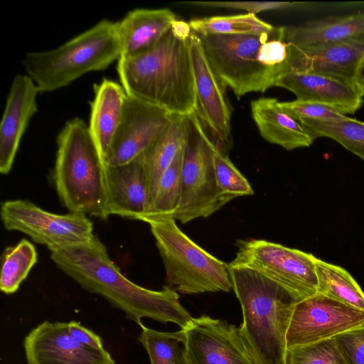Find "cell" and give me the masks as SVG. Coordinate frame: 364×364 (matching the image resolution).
I'll use <instances>...</instances> for the list:
<instances>
[{"label": "cell", "instance_id": "6da1fadb", "mask_svg": "<svg viewBox=\"0 0 364 364\" xmlns=\"http://www.w3.org/2000/svg\"><path fill=\"white\" fill-rule=\"evenodd\" d=\"M50 251L51 259L67 276L84 289L105 299L139 326L142 318H149L185 328L193 318L169 287L154 291L128 279L96 235L89 242Z\"/></svg>", "mask_w": 364, "mask_h": 364}, {"label": "cell", "instance_id": "7a4b0ae2", "mask_svg": "<svg viewBox=\"0 0 364 364\" xmlns=\"http://www.w3.org/2000/svg\"><path fill=\"white\" fill-rule=\"evenodd\" d=\"M117 71L126 93L158 106L172 114L195 111L196 90L187 41L171 28L151 48L120 57Z\"/></svg>", "mask_w": 364, "mask_h": 364}, {"label": "cell", "instance_id": "3957f363", "mask_svg": "<svg viewBox=\"0 0 364 364\" xmlns=\"http://www.w3.org/2000/svg\"><path fill=\"white\" fill-rule=\"evenodd\" d=\"M213 70L237 98L264 92L289 73L285 26L247 35H198Z\"/></svg>", "mask_w": 364, "mask_h": 364}, {"label": "cell", "instance_id": "277c9868", "mask_svg": "<svg viewBox=\"0 0 364 364\" xmlns=\"http://www.w3.org/2000/svg\"><path fill=\"white\" fill-rule=\"evenodd\" d=\"M230 269L243 315L240 329L255 363L284 364L287 333L297 301L279 284L253 269Z\"/></svg>", "mask_w": 364, "mask_h": 364}, {"label": "cell", "instance_id": "5b68a950", "mask_svg": "<svg viewBox=\"0 0 364 364\" xmlns=\"http://www.w3.org/2000/svg\"><path fill=\"white\" fill-rule=\"evenodd\" d=\"M55 186L70 213L103 220L109 215L106 165L85 122L67 121L57 136Z\"/></svg>", "mask_w": 364, "mask_h": 364}, {"label": "cell", "instance_id": "8992f818", "mask_svg": "<svg viewBox=\"0 0 364 364\" xmlns=\"http://www.w3.org/2000/svg\"><path fill=\"white\" fill-rule=\"evenodd\" d=\"M121 57L117 21L105 18L53 49L28 52L26 73L39 92L68 86L82 75L107 68Z\"/></svg>", "mask_w": 364, "mask_h": 364}, {"label": "cell", "instance_id": "52a82bcc", "mask_svg": "<svg viewBox=\"0 0 364 364\" xmlns=\"http://www.w3.org/2000/svg\"><path fill=\"white\" fill-rule=\"evenodd\" d=\"M148 223L164 264L168 287L186 294L232 289L229 264L191 240L175 219Z\"/></svg>", "mask_w": 364, "mask_h": 364}, {"label": "cell", "instance_id": "ba28073f", "mask_svg": "<svg viewBox=\"0 0 364 364\" xmlns=\"http://www.w3.org/2000/svg\"><path fill=\"white\" fill-rule=\"evenodd\" d=\"M189 120L184 144L181 198L173 217L181 223L207 218L231 200L221 195L216 183L213 152L218 144L208 134L195 112L189 114Z\"/></svg>", "mask_w": 364, "mask_h": 364}, {"label": "cell", "instance_id": "9c48e42d", "mask_svg": "<svg viewBox=\"0 0 364 364\" xmlns=\"http://www.w3.org/2000/svg\"><path fill=\"white\" fill-rule=\"evenodd\" d=\"M232 267H245L269 278L285 289L296 301L317 293L314 257L296 249L264 240H238Z\"/></svg>", "mask_w": 364, "mask_h": 364}, {"label": "cell", "instance_id": "30bf717a", "mask_svg": "<svg viewBox=\"0 0 364 364\" xmlns=\"http://www.w3.org/2000/svg\"><path fill=\"white\" fill-rule=\"evenodd\" d=\"M1 218L6 230L23 232L50 250L87 243L95 236L87 215L53 213L26 200L4 202Z\"/></svg>", "mask_w": 364, "mask_h": 364}, {"label": "cell", "instance_id": "8fae6325", "mask_svg": "<svg viewBox=\"0 0 364 364\" xmlns=\"http://www.w3.org/2000/svg\"><path fill=\"white\" fill-rule=\"evenodd\" d=\"M364 326V311L321 294L295 304L287 348L317 343Z\"/></svg>", "mask_w": 364, "mask_h": 364}, {"label": "cell", "instance_id": "7c38bea8", "mask_svg": "<svg viewBox=\"0 0 364 364\" xmlns=\"http://www.w3.org/2000/svg\"><path fill=\"white\" fill-rule=\"evenodd\" d=\"M187 41L195 82L194 112L211 138L228 152L231 146V110L227 87L211 67L199 36L192 31Z\"/></svg>", "mask_w": 364, "mask_h": 364}, {"label": "cell", "instance_id": "4fadbf2b", "mask_svg": "<svg viewBox=\"0 0 364 364\" xmlns=\"http://www.w3.org/2000/svg\"><path fill=\"white\" fill-rule=\"evenodd\" d=\"M174 115L158 106L127 95L122 120L105 165L126 164L145 154L168 127Z\"/></svg>", "mask_w": 364, "mask_h": 364}, {"label": "cell", "instance_id": "5bb4252c", "mask_svg": "<svg viewBox=\"0 0 364 364\" xmlns=\"http://www.w3.org/2000/svg\"><path fill=\"white\" fill-rule=\"evenodd\" d=\"M190 364H256L240 328L208 316L185 328Z\"/></svg>", "mask_w": 364, "mask_h": 364}, {"label": "cell", "instance_id": "9a60e30c", "mask_svg": "<svg viewBox=\"0 0 364 364\" xmlns=\"http://www.w3.org/2000/svg\"><path fill=\"white\" fill-rule=\"evenodd\" d=\"M27 364H115L105 349L95 350L69 333L68 323H39L23 341Z\"/></svg>", "mask_w": 364, "mask_h": 364}, {"label": "cell", "instance_id": "2e32d148", "mask_svg": "<svg viewBox=\"0 0 364 364\" xmlns=\"http://www.w3.org/2000/svg\"><path fill=\"white\" fill-rule=\"evenodd\" d=\"M289 45V72L312 73L354 82L364 57V36L303 46Z\"/></svg>", "mask_w": 364, "mask_h": 364}, {"label": "cell", "instance_id": "e0dca14e", "mask_svg": "<svg viewBox=\"0 0 364 364\" xmlns=\"http://www.w3.org/2000/svg\"><path fill=\"white\" fill-rule=\"evenodd\" d=\"M35 82L26 73L14 77L0 124V172L11 171L21 138L38 110Z\"/></svg>", "mask_w": 364, "mask_h": 364}, {"label": "cell", "instance_id": "ac0fdd59", "mask_svg": "<svg viewBox=\"0 0 364 364\" xmlns=\"http://www.w3.org/2000/svg\"><path fill=\"white\" fill-rule=\"evenodd\" d=\"M274 86L293 92L297 100L331 106L342 114H353L363 104L364 93L354 82L312 73L289 72Z\"/></svg>", "mask_w": 364, "mask_h": 364}, {"label": "cell", "instance_id": "d6986e66", "mask_svg": "<svg viewBox=\"0 0 364 364\" xmlns=\"http://www.w3.org/2000/svg\"><path fill=\"white\" fill-rule=\"evenodd\" d=\"M144 155L126 164L106 166L110 215L141 221L149 202Z\"/></svg>", "mask_w": 364, "mask_h": 364}, {"label": "cell", "instance_id": "ffe728a7", "mask_svg": "<svg viewBox=\"0 0 364 364\" xmlns=\"http://www.w3.org/2000/svg\"><path fill=\"white\" fill-rule=\"evenodd\" d=\"M251 113L262 137L287 150L309 146L314 138L293 115L272 97L252 101Z\"/></svg>", "mask_w": 364, "mask_h": 364}, {"label": "cell", "instance_id": "44dd1931", "mask_svg": "<svg viewBox=\"0 0 364 364\" xmlns=\"http://www.w3.org/2000/svg\"><path fill=\"white\" fill-rule=\"evenodd\" d=\"M88 129L105 160L122 120L127 93L122 85L104 78L94 85Z\"/></svg>", "mask_w": 364, "mask_h": 364}, {"label": "cell", "instance_id": "7402d4cb", "mask_svg": "<svg viewBox=\"0 0 364 364\" xmlns=\"http://www.w3.org/2000/svg\"><path fill=\"white\" fill-rule=\"evenodd\" d=\"M168 9H135L117 21L121 57L134 55L154 46L176 21Z\"/></svg>", "mask_w": 364, "mask_h": 364}, {"label": "cell", "instance_id": "603a6c76", "mask_svg": "<svg viewBox=\"0 0 364 364\" xmlns=\"http://www.w3.org/2000/svg\"><path fill=\"white\" fill-rule=\"evenodd\" d=\"M364 36V13L328 16L285 26V40L294 46Z\"/></svg>", "mask_w": 364, "mask_h": 364}, {"label": "cell", "instance_id": "cb8c5ba5", "mask_svg": "<svg viewBox=\"0 0 364 364\" xmlns=\"http://www.w3.org/2000/svg\"><path fill=\"white\" fill-rule=\"evenodd\" d=\"M189 122V115L175 114L168 127L145 153V166L149 191V206L162 175L185 144Z\"/></svg>", "mask_w": 364, "mask_h": 364}, {"label": "cell", "instance_id": "d4e9b609", "mask_svg": "<svg viewBox=\"0 0 364 364\" xmlns=\"http://www.w3.org/2000/svg\"><path fill=\"white\" fill-rule=\"evenodd\" d=\"M183 153L184 146L162 175L141 221L148 223L154 220L173 218L181 198Z\"/></svg>", "mask_w": 364, "mask_h": 364}, {"label": "cell", "instance_id": "484cf974", "mask_svg": "<svg viewBox=\"0 0 364 364\" xmlns=\"http://www.w3.org/2000/svg\"><path fill=\"white\" fill-rule=\"evenodd\" d=\"M317 293L364 311V292L341 267L315 259Z\"/></svg>", "mask_w": 364, "mask_h": 364}, {"label": "cell", "instance_id": "4316f807", "mask_svg": "<svg viewBox=\"0 0 364 364\" xmlns=\"http://www.w3.org/2000/svg\"><path fill=\"white\" fill-rule=\"evenodd\" d=\"M139 341L146 350L151 364H190L183 329L162 332L143 324Z\"/></svg>", "mask_w": 364, "mask_h": 364}, {"label": "cell", "instance_id": "83f0119b", "mask_svg": "<svg viewBox=\"0 0 364 364\" xmlns=\"http://www.w3.org/2000/svg\"><path fill=\"white\" fill-rule=\"evenodd\" d=\"M190 26L197 35H247L271 31L274 26L254 14L214 16L191 20Z\"/></svg>", "mask_w": 364, "mask_h": 364}, {"label": "cell", "instance_id": "f1b7e54d", "mask_svg": "<svg viewBox=\"0 0 364 364\" xmlns=\"http://www.w3.org/2000/svg\"><path fill=\"white\" fill-rule=\"evenodd\" d=\"M37 260L36 250L26 239L5 249L1 257V291L6 294L17 291Z\"/></svg>", "mask_w": 364, "mask_h": 364}, {"label": "cell", "instance_id": "f546056e", "mask_svg": "<svg viewBox=\"0 0 364 364\" xmlns=\"http://www.w3.org/2000/svg\"><path fill=\"white\" fill-rule=\"evenodd\" d=\"M315 139L331 138L364 160V122L346 117L339 121H299Z\"/></svg>", "mask_w": 364, "mask_h": 364}, {"label": "cell", "instance_id": "4dcf8cb0", "mask_svg": "<svg viewBox=\"0 0 364 364\" xmlns=\"http://www.w3.org/2000/svg\"><path fill=\"white\" fill-rule=\"evenodd\" d=\"M213 163L216 183L221 195L232 200L254 193L250 183L233 165L228 153L218 145L213 152Z\"/></svg>", "mask_w": 364, "mask_h": 364}, {"label": "cell", "instance_id": "1f68e13d", "mask_svg": "<svg viewBox=\"0 0 364 364\" xmlns=\"http://www.w3.org/2000/svg\"><path fill=\"white\" fill-rule=\"evenodd\" d=\"M284 364H346L333 338L287 348Z\"/></svg>", "mask_w": 364, "mask_h": 364}, {"label": "cell", "instance_id": "d6a6232c", "mask_svg": "<svg viewBox=\"0 0 364 364\" xmlns=\"http://www.w3.org/2000/svg\"><path fill=\"white\" fill-rule=\"evenodd\" d=\"M281 106L298 121L304 119L339 121L346 116L335 108L318 102L296 100L279 102Z\"/></svg>", "mask_w": 364, "mask_h": 364}, {"label": "cell", "instance_id": "836d02e7", "mask_svg": "<svg viewBox=\"0 0 364 364\" xmlns=\"http://www.w3.org/2000/svg\"><path fill=\"white\" fill-rule=\"evenodd\" d=\"M333 338L346 364H364V326Z\"/></svg>", "mask_w": 364, "mask_h": 364}, {"label": "cell", "instance_id": "e575fe53", "mask_svg": "<svg viewBox=\"0 0 364 364\" xmlns=\"http://www.w3.org/2000/svg\"><path fill=\"white\" fill-rule=\"evenodd\" d=\"M203 6L240 9L254 14L268 11L301 7V3L288 1H196L191 2Z\"/></svg>", "mask_w": 364, "mask_h": 364}, {"label": "cell", "instance_id": "d590c367", "mask_svg": "<svg viewBox=\"0 0 364 364\" xmlns=\"http://www.w3.org/2000/svg\"><path fill=\"white\" fill-rule=\"evenodd\" d=\"M68 326L70 335L82 344L95 350L105 349L101 338L80 323L71 321Z\"/></svg>", "mask_w": 364, "mask_h": 364}, {"label": "cell", "instance_id": "8d00e7d4", "mask_svg": "<svg viewBox=\"0 0 364 364\" xmlns=\"http://www.w3.org/2000/svg\"><path fill=\"white\" fill-rule=\"evenodd\" d=\"M171 30L177 38L183 41H187L192 33L189 23L178 19L173 23Z\"/></svg>", "mask_w": 364, "mask_h": 364}, {"label": "cell", "instance_id": "74e56055", "mask_svg": "<svg viewBox=\"0 0 364 364\" xmlns=\"http://www.w3.org/2000/svg\"><path fill=\"white\" fill-rule=\"evenodd\" d=\"M354 82L359 87V89L364 93V57L358 67L354 77Z\"/></svg>", "mask_w": 364, "mask_h": 364}]
</instances>
